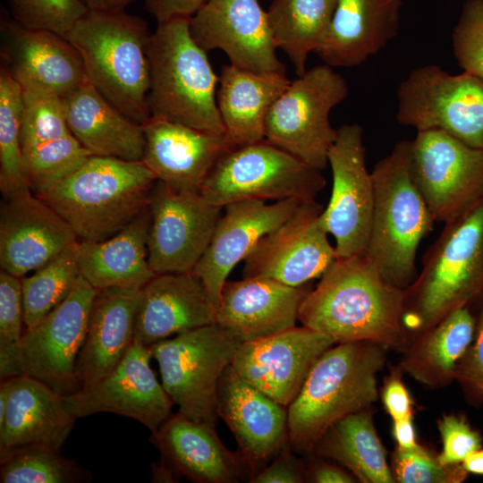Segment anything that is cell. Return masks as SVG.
Here are the masks:
<instances>
[{
    "label": "cell",
    "mask_w": 483,
    "mask_h": 483,
    "mask_svg": "<svg viewBox=\"0 0 483 483\" xmlns=\"http://www.w3.org/2000/svg\"><path fill=\"white\" fill-rule=\"evenodd\" d=\"M404 289L363 254L335 258L303 299L299 321L336 343L371 341L402 348Z\"/></svg>",
    "instance_id": "1"
},
{
    "label": "cell",
    "mask_w": 483,
    "mask_h": 483,
    "mask_svg": "<svg viewBox=\"0 0 483 483\" xmlns=\"http://www.w3.org/2000/svg\"><path fill=\"white\" fill-rule=\"evenodd\" d=\"M386 344L360 341L335 343L316 360L287 407L288 443L300 453H314L326 431L342 418L372 407Z\"/></svg>",
    "instance_id": "2"
},
{
    "label": "cell",
    "mask_w": 483,
    "mask_h": 483,
    "mask_svg": "<svg viewBox=\"0 0 483 483\" xmlns=\"http://www.w3.org/2000/svg\"><path fill=\"white\" fill-rule=\"evenodd\" d=\"M482 302L483 201L445 224L404 289L403 347L452 311Z\"/></svg>",
    "instance_id": "3"
},
{
    "label": "cell",
    "mask_w": 483,
    "mask_h": 483,
    "mask_svg": "<svg viewBox=\"0 0 483 483\" xmlns=\"http://www.w3.org/2000/svg\"><path fill=\"white\" fill-rule=\"evenodd\" d=\"M157 182L143 161L90 156L38 198L72 228L79 241L110 238L148 208Z\"/></svg>",
    "instance_id": "4"
},
{
    "label": "cell",
    "mask_w": 483,
    "mask_h": 483,
    "mask_svg": "<svg viewBox=\"0 0 483 483\" xmlns=\"http://www.w3.org/2000/svg\"><path fill=\"white\" fill-rule=\"evenodd\" d=\"M144 20L123 12H88L65 38L80 53L88 80L115 107L143 124L151 116Z\"/></svg>",
    "instance_id": "5"
},
{
    "label": "cell",
    "mask_w": 483,
    "mask_h": 483,
    "mask_svg": "<svg viewBox=\"0 0 483 483\" xmlns=\"http://www.w3.org/2000/svg\"><path fill=\"white\" fill-rule=\"evenodd\" d=\"M411 140L397 142L371 172L374 207L364 255L391 284L405 289L417 277L419 242L435 223L411 174Z\"/></svg>",
    "instance_id": "6"
},
{
    "label": "cell",
    "mask_w": 483,
    "mask_h": 483,
    "mask_svg": "<svg viewBox=\"0 0 483 483\" xmlns=\"http://www.w3.org/2000/svg\"><path fill=\"white\" fill-rule=\"evenodd\" d=\"M190 20L158 23L149 35L150 114L200 131L225 133L216 102L219 79L207 52L193 39Z\"/></svg>",
    "instance_id": "7"
},
{
    "label": "cell",
    "mask_w": 483,
    "mask_h": 483,
    "mask_svg": "<svg viewBox=\"0 0 483 483\" xmlns=\"http://www.w3.org/2000/svg\"><path fill=\"white\" fill-rule=\"evenodd\" d=\"M325 186L320 169L263 140L223 155L199 193L210 204L224 208L249 199L315 200Z\"/></svg>",
    "instance_id": "8"
},
{
    "label": "cell",
    "mask_w": 483,
    "mask_h": 483,
    "mask_svg": "<svg viewBox=\"0 0 483 483\" xmlns=\"http://www.w3.org/2000/svg\"><path fill=\"white\" fill-rule=\"evenodd\" d=\"M241 343L214 323L149 347L159 367L162 386L179 413L216 425L220 379Z\"/></svg>",
    "instance_id": "9"
},
{
    "label": "cell",
    "mask_w": 483,
    "mask_h": 483,
    "mask_svg": "<svg viewBox=\"0 0 483 483\" xmlns=\"http://www.w3.org/2000/svg\"><path fill=\"white\" fill-rule=\"evenodd\" d=\"M348 93L346 80L331 66L322 64L307 70L291 81L271 106L265 140L310 166L326 168L337 136L329 114Z\"/></svg>",
    "instance_id": "10"
},
{
    "label": "cell",
    "mask_w": 483,
    "mask_h": 483,
    "mask_svg": "<svg viewBox=\"0 0 483 483\" xmlns=\"http://www.w3.org/2000/svg\"><path fill=\"white\" fill-rule=\"evenodd\" d=\"M396 121L419 131L440 130L483 149V80L453 75L437 64L411 72L397 89Z\"/></svg>",
    "instance_id": "11"
},
{
    "label": "cell",
    "mask_w": 483,
    "mask_h": 483,
    "mask_svg": "<svg viewBox=\"0 0 483 483\" xmlns=\"http://www.w3.org/2000/svg\"><path fill=\"white\" fill-rule=\"evenodd\" d=\"M410 170L435 222H450L483 201V149L440 130L417 131Z\"/></svg>",
    "instance_id": "12"
},
{
    "label": "cell",
    "mask_w": 483,
    "mask_h": 483,
    "mask_svg": "<svg viewBox=\"0 0 483 483\" xmlns=\"http://www.w3.org/2000/svg\"><path fill=\"white\" fill-rule=\"evenodd\" d=\"M363 130L358 123L337 129L327 161L333 176L332 193L320 222L335 240L337 258L365 253L374 207V182L366 165Z\"/></svg>",
    "instance_id": "13"
},
{
    "label": "cell",
    "mask_w": 483,
    "mask_h": 483,
    "mask_svg": "<svg viewBox=\"0 0 483 483\" xmlns=\"http://www.w3.org/2000/svg\"><path fill=\"white\" fill-rule=\"evenodd\" d=\"M97 290L81 275L70 294L37 326L24 329L22 373L64 396L79 390L76 361Z\"/></svg>",
    "instance_id": "14"
},
{
    "label": "cell",
    "mask_w": 483,
    "mask_h": 483,
    "mask_svg": "<svg viewBox=\"0 0 483 483\" xmlns=\"http://www.w3.org/2000/svg\"><path fill=\"white\" fill-rule=\"evenodd\" d=\"M148 263L156 274L193 270L207 250L223 208L199 192L177 191L156 182L150 194Z\"/></svg>",
    "instance_id": "15"
},
{
    "label": "cell",
    "mask_w": 483,
    "mask_h": 483,
    "mask_svg": "<svg viewBox=\"0 0 483 483\" xmlns=\"http://www.w3.org/2000/svg\"><path fill=\"white\" fill-rule=\"evenodd\" d=\"M323 209L316 200L301 202L247 255L243 276L267 277L294 287L320 277L336 258L320 222Z\"/></svg>",
    "instance_id": "16"
},
{
    "label": "cell",
    "mask_w": 483,
    "mask_h": 483,
    "mask_svg": "<svg viewBox=\"0 0 483 483\" xmlns=\"http://www.w3.org/2000/svg\"><path fill=\"white\" fill-rule=\"evenodd\" d=\"M150 348L134 339L120 363L92 386L62 396L76 419L98 412L133 419L151 433L172 415L174 402L150 367Z\"/></svg>",
    "instance_id": "17"
},
{
    "label": "cell",
    "mask_w": 483,
    "mask_h": 483,
    "mask_svg": "<svg viewBox=\"0 0 483 483\" xmlns=\"http://www.w3.org/2000/svg\"><path fill=\"white\" fill-rule=\"evenodd\" d=\"M190 31L202 49H221L234 66L285 74L258 0H207L191 17Z\"/></svg>",
    "instance_id": "18"
},
{
    "label": "cell",
    "mask_w": 483,
    "mask_h": 483,
    "mask_svg": "<svg viewBox=\"0 0 483 483\" xmlns=\"http://www.w3.org/2000/svg\"><path fill=\"white\" fill-rule=\"evenodd\" d=\"M336 343L329 335L301 326L260 340L242 343L231 363L235 373L288 407L310 369Z\"/></svg>",
    "instance_id": "19"
},
{
    "label": "cell",
    "mask_w": 483,
    "mask_h": 483,
    "mask_svg": "<svg viewBox=\"0 0 483 483\" xmlns=\"http://www.w3.org/2000/svg\"><path fill=\"white\" fill-rule=\"evenodd\" d=\"M2 65L23 91L65 97L88 80L80 53L64 36L2 22Z\"/></svg>",
    "instance_id": "20"
},
{
    "label": "cell",
    "mask_w": 483,
    "mask_h": 483,
    "mask_svg": "<svg viewBox=\"0 0 483 483\" xmlns=\"http://www.w3.org/2000/svg\"><path fill=\"white\" fill-rule=\"evenodd\" d=\"M78 241L70 225L30 191L4 199L1 205V270L21 278Z\"/></svg>",
    "instance_id": "21"
},
{
    "label": "cell",
    "mask_w": 483,
    "mask_h": 483,
    "mask_svg": "<svg viewBox=\"0 0 483 483\" xmlns=\"http://www.w3.org/2000/svg\"><path fill=\"white\" fill-rule=\"evenodd\" d=\"M301 201L284 199L267 204L249 199L223 208L210 242L192 272L204 284L216 309L232 269L266 234L284 223Z\"/></svg>",
    "instance_id": "22"
},
{
    "label": "cell",
    "mask_w": 483,
    "mask_h": 483,
    "mask_svg": "<svg viewBox=\"0 0 483 483\" xmlns=\"http://www.w3.org/2000/svg\"><path fill=\"white\" fill-rule=\"evenodd\" d=\"M145 149L142 161L171 188L199 192L218 159L235 148L225 133L200 131L150 116L142 124Z\"/></svg>",
    "instance_id": "23"
},
{
    "label": "cell",
    "mask_w": 483,
    "mask_h": 483,
    "mask_svg": "<svg viewBox=\"0 0 483 483\" xmlns=\"http://www.w3.org/2000/svg\"><path fill=\"white\" fill-rule=\"evenodd\" d=\"M307 286H290L263 276L226 281L216 323L241 343L272 336L296 326Z\"/></svg>",
    "instance_id": "24"
},
{
    "label": "cell",
    "mask_w": 483,
    "mask_h": 483,
    "mask_svg": "<svg viewBox=\"0 0 483 483\" xmlns=\"http://www.w3.org/2000/svg\"><path fill=\"white\" fill-rule=\"evenodd\" d=\"M150 441L178 477L199 483H234L253 475L240 452L233 453L222 443L214 425L179 412L151 433Z\"/></svg>",
    "instance_id": "25"
},
{
    "label": "cell",
    "mask_w": 483,
    "mask_h": 483,
    "mask_svg": "<svg viewBox=\"0 0 483 483\" xmlns=\"http://www.w3.org/2000/svg\"><path fill=\"white\" fill-rule=\"evenodd\" d=\"M8 379V402L0 419V461L28 448L61 452L76 421L62 396L25 374Z\"/></svg>",
    "instance_id": "26"
},
{
    "label": "cell",
    "mask_w": 483,
    "mask_h": 483,
    "mask_svg": "<svg viewBox=\"0 0 483 483\" xmlns=\"http://www.w3.org/2000/svg\"><path fill=\"white\" fill-rule=\"evenodd\" d=\"M217 415L233 434L253 474L288 440L287 407L245 381L231 365L220 379Z\"/></svg>",
    "instance_id": "27"
},
{
    "label": "cell",
    "mask_w": 483,
    "mask_h": 483,
    "mask_svg": "<svg viewBox=\"0 0 483 483\" xmlns=\"http://www.w3.org/2000/svg\"><path fill=\"white\" fill-rule=\"evenodd\" d=\"M216 309L192 272L157 274L141 288L134 339L150 347L216 323Z\"/></svg>",
    "instance_id": "28"
},
{
    "label": "cell",
    "mask_w": 483,
    "mask_h": 483,
    "mask_svg": "<svg viewBox=\"0 0 483 483\" xmlns=\"http://www.w3.org/2000/svg\"><path fill=\"white\" fill-rule=\"evenodd\" d=\"M140 297L141 288L97 290L76 361L79 390L92 386L108 375L132 345Z\"/></svg>",
    "instance_id": "29"
},
{
    "label": "cell",
    "mask_w": 483,
    "mask_h": 483,
    "mask_svg": "<svg viewBox=\"0 0 483 483\" xmlns=\"http://www.w3.org/2000/svg\"><path fill=\"white\" fill-rule=\"evenodd\" d=\"M402 0H335L315 53L331 67H353L377 54L398 33Z\"/></svg>",
    "instance_id": "30"
},
{
    "label": "cell",
    "mask_w": 483,
    "mask_h": 483,
    "mask_svg": "<svg viewBox=\"0 0 483 483\" xmlns=\"http://www.w3.org/2000/svg\"><path fill=\"white\" fill-rule=\"evenodd\" d=\"M71 133L92 155L141 161L142 124L129 118L89 80L64 97Z\"/></svg>",
    "instance_id": "31"
},
{
    "label": "cell",
    "mask_w": 483,
    "mask_h": 483,
    "mask_svg": "<svg viewBox=\"0 0 483 483\" xmlns=\"http://www.w3.org/2000/svg\"><path fill=\"white\" fill-rule=\"evenodd\" d=\"M150 211L147 208L116 234L99 242L78 241L80 275L97 290L142 288L157 274L148 263Z\"/></svg>",
    "instance_id": "32"
},
{
    "label": "cell",
    "mask_w": 483,
    "mask_h": 483,
    "mask_svg": "<svg viewBox=\"0 0 483 483\" xmlns=\"http://www.w3.org/2000/svg\"><path fill=\"white\" fill-rule=\"evenodd\" d=\"M290 83L283 73H260L231 64L222 67L216 102L233 147L265 140L267 114Z\"/></svg>",
    "instance_id": "33"
},
{
    "label": "cell",
    "mask_w": 483,
    "mask_h": 483,
    "mask_svg": "<svg viewBox=\"0 0 483 483\" xmlns=\"http://www.w3.org/2000/svg\"><path fill=\"white\" fill-rule=\"evenodd\" d=\"M475 330L476 317L470 308L455 309L402 349L398 368L428 387H444L454 380L457 364Z\"/></svg>",
    "instance_id": "34"
},
{
    "label": "cell",
    "mask_w": 483,
    "mask_h": 483,
    "mask_svg": "<svg viewBox=\"0 0 483 483\" xmlns=\"http://www.w3.org/2000/svg\"><path fill=\"white\" fill-rule=\"evenodd\" d=\"M314 453L348 470L362 483H394L386 452L377 433L372 407L352 412L334 423Z\"/></svg>",
    "instance_id": "35"
},
{
    "label": "cell",
    "mask_w": 483,
    "mask_h": 483,
    "mask_svg": "<svg viewBox=\"0 0 483 483\" xmlns=\"http://www.w3.org/2000/svg\"><path fill=\"white\" fill-rule=\"evenodd\" d=\"M335 6V0H273L267 12L276 48L292 63L296 74L302 75L310 52L323 40Z\"/></svg>",
    "instance_id": "36"
},
{
    "label": "cell",
    "mask_w": 483,
    "mask_h": 483,
    "mask_svg": "<svg viewBox=\"0 0 483 483\" xmlns=\"http://www.w3.org/2000/svg\"><path fill=\"white\" fill-rule=\"evenodd\" d=\"M76 243L33 271L31 275L21 278L24 329L37 326L74 288L80 276Z\"/></svg>",
    "instance_id": "37"
},
{
    "label": "cell",
    "mask_w": 483,
    "mask_h": 483,
    "mask_svg": "<svg viewBox=\"0 0 483 483\" xmlns=\"http://www.w3.org/2000/svg\"><path fill=\"white\" fill-rule=\"evenodd\" d=\"M22 89L9 72L0 69V190L4 199L30 191L21 143Z\"/></svg>",
    "instance_id": "38"
},
{
    "label": "cell",
    "mask_w": 483,
    "mask_h": 483,
    "mask_svg": "<svg viewBox=\"0 0 483 483\" xmlns=\"http://www.w3.org/2000/svg\"><path fill=\"white\" fill-rule=\"evenodd\" d=\"M30 191L39 197L75 172L92 156L72 134L22 151Z\"/></svg>",
    "instance_id": "39"
},
{
    "label": "cell",
    "mask_w": 483,
    "mask_h": 483,
    "mask_svg": "<svg viewBox=\"0 0 483 483\" xmlns=\"http://www.w3.org/2000/svg\"><path fill=\"white\" fill-rule=\"evenodd\" d=\"M76 462L46 448H28L0 461L1 483H75L90 481Z\"/></svg>",
    "instance_id": "40"
},
{
    "label": "cell",
    "mask_w": 483,
    "mask_h": 483,
    "mask_svg": "<svg viewBox=\"0 0 483 483\" xmlns=\"http://www.w3.org/2000/svg\"><path fill=\"white\" fill-rule=\"evenodd\" d=\"M21 278L0 272V379L22 375L20 347L24 330Z\"/></svg>",
    "instance_id": "41"
},
{
    "label": "cell",
    "mask_w": 483,
    "mask_h": 483,
    "mask_svg": "<svg viewBox=\"0 0 483 483\" xmlns=\"http://www.w3.org/2000/svg\"><path fill=\"white\" fill-rule=\"evenodd\" d=\"M69 133L64 97L23 91L21 118L22 151Z\"/></svg>",
    "instance_id": "42"
},
{
    "label": "cell",
    "mask_w": 483,
    "mask_h": 483,
    "mask_svg": "<svg viewBox=\"0 0 483 483\" xmlns=\"http://www.w3.org/2000/svg\"><path fill=\"white\" fill-rule=\"evenodd\" d=\"M391 470L398 483H461L469 475L462 463L445 465L437 455L419 444L411 449L396 446Z\"/></svg>",
    "instance_id": "43"
},
{
    "label": "cell",
    "mask_w": 483,
    "mask_h": 483,
    "mask_svg": "<svg viewBox=\"0 0 483 483\" xmlns=\"http://www.w3.org/2000/svg\"><path fill=\"white\" fill-rule=\"evenodd\" d=\"M18 23L65 37L88 12L82 0H6Z\"/></svg>",
    "instance_id": "44"
},
{
    "label": "cell",
    "mask_w": 483,
    "mask_h": 483,
    "mask_svg": "<svg viewBox=\"0 0 483 483\" xmlns=\"http://www.w3.org/2000/svg\"><path fill=\"white\" fill-rule=\"evenodd\" d=\"M454 57L463 72L483 80V0H466L452 32Z\"/></svg>",
    "instance_id": "45"
},
{
    "label": "cell",
    "mask_w": 483,
    "mask_h": 483,
    "mask_svg": "<svg viewBox=\"0 0 483 483\" xmlns=\"http://www.w3.org/2000/svg\"><path fill=\"white\" fill-rule=\"evenodd\" d=\"M443 448L437 455L445 465L459 464L472 452L482 447L480 434L464 416L444 414L437 421Z\"/></svg>",
    "instance_id": "46"
},
{
    "label": "cell",
    "mask_w": 483,
    "mask_h": 483,
    "mask_svg": "<svg viewBox=\"0 0 483 483\" xmlns=\"http://www.w3.org/2000/svg\"><path fill=\"white\" fill-rule=\"evenodd\" d=\"M454 380L470 404L483 403V302L476 317L474 338L457 364Z\"/></svg>",
    "instance_id": "47"
},
{
    "label": "cell",
    "mask_w": 483,
    "mask_h": 483,
    "mask_svg": "<svg viewBox=\"0 0 483 483\" xmlns=\"http://www.w3.org/2000/svg\"><path fill=\"white\" fill-rule=\"evenodd\" d=\"M273 461L255 472L251 483H301L306 480L305 466L292 454L288 440L274 455Z\"/></svg>",
    "instance_id": "48"
},
{
    "label": "cell",
    "mask_w": 483,
    "mask_h": 483,
    "mask_svg": "<svg viewBox=\"0 0 483 483\" xmlns=\"http://www.w3.org/2000/svg\"><path fill=\"white\" fill-rule=\"evenodd\" d=\"M402 374L398 367L394 368L381 389L382 402L393 420L412 417V399L402 379Z\"/></svg>",
    "instance_id": "49"
},
{
    "label": "cell",
    "mask_w": 483,
    "mask_h": 483,
    "mask_svg": "<svg viewBox=\"0 0 483 483\" xmlns=\"http://www.w3.org/2000/svg\"><path fill=\"white\" fill-rule=\"evenodd\" d=\"M158 23L176 18H191L207 0H143Z\"/></svg>",
    "instance_id": "50"
},
{
    "label": "cell",
    "mask_w": 483,
    "mask_h": 483,
    "mask_svg": "<svg viewBox=\"0 0 483 483\" xmlns=\"http://www.w3.org/2000/svg\"><path fill=\"white\" fill-rule=\"evenodd\" d=\"M305 469L306 479L315 483H352L357 479L344 467L335 462H318Z\"/></svg>",
    "instance_id": "51"
},
{
    "label": "cell",
    "mask_w": 483,
    "mask_h": 483,
    "mask_svg": "<svg viewBox=\"0 0 483 483\" xmlns=\"http://www.w3.org/2000/svg\"><path fill=\"white\" fill-rule=\"evenodd\" d=\"M393 436L398 447L411 449L418 445L412 417L394 420Z\"/></svg>",
    "instance_id": "52"
},
{
    "label": "cell",
    "mask_w": 483,
    "mask_h": 483,
    "mask_svg": "<svg viewBox=\"0 0 483 483\" xmlns=\"http://www.w3.org/2000/svg\"><path fill=\"white\" fill-rule=\"evenodd\" d=\"M133 0H82L89 10L123 12Z\"/></svg>",
    "instance_id": "53"
},
{
    "label": "cell",
    "mask_w": 483,
    "mask_h": 483,
    "mask_svg": "<svg viewBox=\"0 0 483 483\" xmlns=\"http://www.w3.org/2000/svg\"><path fill=\"white\" fill-rule=\"evenodd\" d=\"M464 470L470 474L483 476V448L470 453L462 462Z\"/></svg>",
    "instance_id": "54"
},
{
    "label": "cell",
    "mask_w": 483,
    "mask_h": 483,
    "mask_svg": "<svg viewBox=\"0 0 483 483\" xmlns=\"http://www.w3.org/2000/svg\"><path fill=\"white\" fill-rule=\"evenodd\" d=\"M178 478L175 472L161 459L157 463L152 465V479L155 482H174Z\"/></svg>",
    "instance_id": "55"
}]
</instances>
